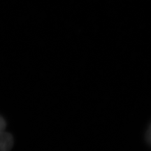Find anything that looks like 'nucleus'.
I'll use <instances>...</instances> for the list:
<instances>
[{
    "instance_id": "f257e3e1",
    "label": "nucleus",
    "mask_w": 151,
    "mask_h": 151,
    "mask_svg": "<svg viewBox=\"0 0 151 151\" xmlns=\"http://www.w3.org/2000/svg\"><path fill=\"white\" fill-rule=\"evenodd\" d=\"M14 146V138L9 132H0V151H10Z\"/></svg>"
},
{
    "instance_id": "f03ea898",
    "label": "nucleus",
    "mask_w": 151,
    "mask_h": 151,
    "mask_svg": "<svg viewBox=\"0 0 151 151\" xmlns=\"http://www.w3.org/2000/svg\"><path fill=\"white\" fill-rule=\"evenodd\" d=\"M6 127V123L5 120L1 116H0V132L5 130Z\"/></svg>"
},
{
    "instance_id": "7ed1b4c3",
    "label": "nucleus",
    "mask_w": 151,
    "mask_h": 151,
    "mask_svg": "<svg viewBox=\"0 0 151 151\" xmlns=\"http://www.w3.org/2000/svg\"><path fill=\"white\" fill-rule=\"evenodd\" d=\"M146 138L147 141H148V142L151 145V124H150V126H149L148 129L146 132Z\"/></svg>"
}]
</instances>
